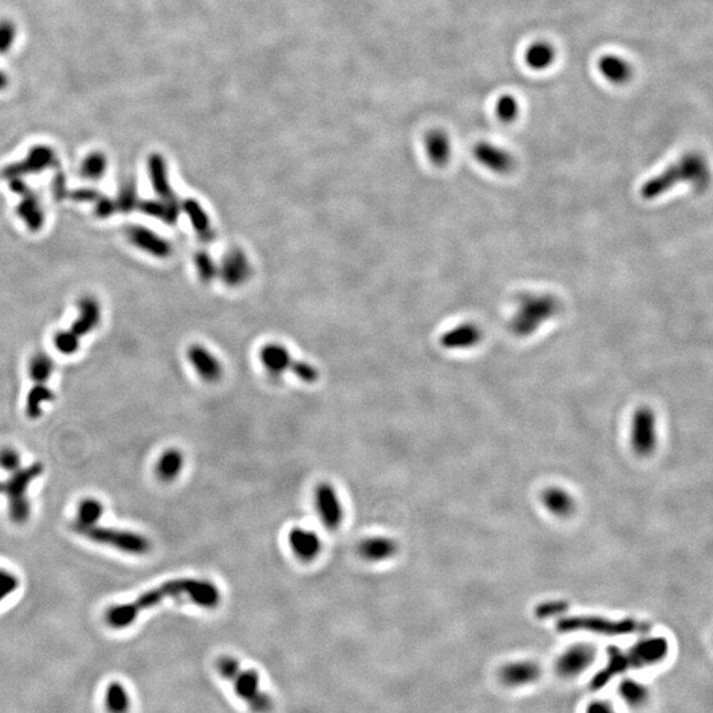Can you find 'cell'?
Listing matches in <instances>:
<instances>
[{"instance_id":"6da1fadb","label":"cell","mask_w":713,"mask_h":713,"mask_svg":"<svg viewBox=\"0 0 713 713\" xmlns=\"http://www.w3.org/2000/svg\"><path fill=\"white\" fill-rule=\"evenodd\" d=\"M187 597L191 603L205 609H213L221 601V593L216 584L202 579L170 580L139 594L134 601L112 605L105 614V621L112 629H126L146 612L167 599Z\"/></svg>"},{"instance_id":"7a4b0ae2","label":"cell","mask_w":713,"mask_h":713,"mask_svg":"<svg viewBox=\"0 0 713 713\" xmlns=\"http://www.w3.org/2000/svg\"><path fill=\"white\" fill-rule=\"evenodd\" d=\"M709 180V172L703 156L699 153H687L678 163L666 171L646 181L641 188V194L646 200H654L673 189L678 184L687 182L697 191H702Z\"/></svg>"},{"instance_id":"3957f363","label":"cell","mask_w":713,"mask_h":713,"mask_svg":"<svg viewBox=\"0 0 713 713\" xmlns=\"http://www.w3.org/2000/svg\"><path fill=\"white\" fill-rule=\"evenodd\" d=\"M217 670L222 678L230 680L237 696L252 712H271L273 700L269 693L261 691V676L255 670H243L241 663L232 656H221L217 661Z\"/></svg>"},{"instance_id":"277c9868","label":"cell","mask_w":713,"mask_h":713,"mask_svg":"<svg viewBox=\"0 0 713 713\" xmlns=\"http://www.w3.org/2000/svg\"><path fill=\"white\" fill-rule=\"evenodd\" d=\"M560 302L553 295L524 293L519 296L510 329L518 337H527L560 312Z\"/></svg>"},{"instance_id":"5b68a950","label":"cell","mask_w":713,"mask_h":713,"mask_svg":"<svg viewBox=\"0 0 713 713\" xmlns=\"http://www.w3.org/2000/svg\"><path fill=\"white\" fill-rule=\"evenodd\" d=\"M71 530L88 541L115 548L117 551L135 556H143L151 551V542L144 535L130 530L107 526H71Z\"/></svg>"},{"instance_id":"8992f818","label":"cell","mask_w":713,"mask_h":713,"mask_svg":"<svg viewBox=\"0 0 713 713\" xmlns=\"http://www.w3.org/2000/svg\"><path fill=\"white\" fill-rule=\"evenodd\" d=\"M44 472V465L41 462H33L27 468H20L18 472L12 473L7 481H1V493L6 494L8 500V515L11 521L16 524H24L30 519V502L28 489L30 483L37 480Z\"/></svg>"},{"instance_id":"52a82bcc","label":"cell","mask_w":713,"mask_h":713,"mask_svg":"<svg viewBox=\"0 0 713 713\" xmlns=\"http://www.w3.org/2000/svg\"><path fill=\"white\" fill-rule=\"evenodd\" d=\"M558 630L562 633H570L576 630H587L600 635H626V634L638 633L647 630L646 623H638L635 620H621L612 621L603 617L594 615H576L562 618L558 623Z\"/></svg>"},{"instance_id":"ba28073f","label":"cell","mask_w":713,"mask_h":713,"mask_svg":"<svg viewBox=\"0 0 713 713\" xmlns=\"http://www.w3.org/2000/svg\"><path fill=\"white\" fill-rule=\"evenodd\" d=\"M57 163V153L47 144H37L30 147L25 158L20 161L12 163L3 168L1 177L6 180L24 179L25 176L36 175L51 170Z\"/></svg>"},{"instance_id":"9c48e42d","label":"cell","mask_w":713,"mask_h":713,"mask_svg":"<svg viewBox=\"0 0 713 713\" xmlns=\"http://www.w3.org/2000/svg\"><path fill=\"white\" fill-rule=\"evenodd\" d=\"M10 189L20 197L16 213L28 230L40 231L45 225V213L36 191L30 188L24 179H12Z\"/></svg>"},{"instance_id":"30bf717a","label":"cell","mask_w":713,"mask_h":713,"mask_svg":"<svg viewBox=\"0 0 713 713\" xmlns=\"http://www.w3.org/2000/svg\"><path fill=\"white\" fill-rule=\"evenodd\" d=\"M632 447L640 456H649L656 447V419L649 407H641L634 413Z\"/></svg>"},{"instance_id":"8fae6325","label":"cell","mask_w":713,"mask_h":713,"mask_svg":"<svg viewBox=\"0 0 713 713\" xmlns=\"http://www.w3.org/2000/svg\"><path fill=\"white\" fill-rule=\"evenodd\" d=\"M126 237L129 238L131 244L153 258L165 259L170 258L173 252L171 242L147 226L130 225L126 228Z\"/></svg>"},{"instance_id":"7c38bea8","label":"cell","mask_w":713,"mask_h":713,"mask_svg":"<svg viewBox=\"0 0 713 713\" xmlns=\"http://www.w3.org/2000/svg\"><path fill=\"white\" fill-rule=\"evenodd\" d=\"M594 656L596 652L589 643H576L559 656L556 671L562 678H574L592 664Z\"/></svg>"},{"instance_id":"4fadbf2b","label":"cell","mask_w":713,"mask_h":713,"mask_svg":"<svg viewBox=\"0 0 713 713\" xmlns=\"http://www.w3.org/2000/svg\"><path fill=\"white\" fill-rule=\"evenodd\" d=\"M316 507L324 524L329 530H337L343 519L341 502L331 483H322L316 489Z\"/></svg>"},{"instance_id":"5bb4252c","label":"cell","mask_w":713,"mask_h":713,"mask_svg":"<svg viewBox=\"0 0 713 713\" xmlns=\"http://www.w3.org/2000/svg\"><path fill=\"white\" fill-rule=\"evenodd\" d=\"M473 155L485 168L498 175H507L515 168V159L512 153L489 141L477 143Z\"/></svg>"},{"instance_id":"9a60e30c","label":"cell","mask_w":713,"mask_h":713,"mask_svg":"<svg viewBox=\"0 0 713 713\" xmlns=\"http://www.w3.org/2000/svg\"><path fill=\"white\" fill-rule=\"evenodd\" d=\"M77 308L78 316L71 324V331L82 338L95 331L101 324L102 308L100 302L90 295L81 297Z\"/></svg>"},{"instance_id":"2e32d148","label":"cell","mask_w":713,"mask_h":713,"mask_svg":"<svg viewBox=\"0 0 713 713\" xmlns=\"http://www.w3.org/2000/svg\"><path fill=\"white\" fill-rule=\"evenodd\" d=\"M668 653V643L664 638H649L637 643L627 656L630 666L635 668H642L661 662Z\"/></svg>"},{"instance_id":"e0dca14e","label":"cell","mask_w":713,"mask_h":713,"mask_svg":"<svg viewBox=\"0 0 713 713\" xmlns=\"http://www.w3.org/2000/svg\"><path fill=\"white\" fill-rule=\"evenodd\" d=\"M288 543L293 553L302 562H312L322 553L320 536L312 530L293 527L288 534Z\"/></svg>"},{"instance_id":"ac0fdd59","label":"cell","mask_w":713,"mask_h":713,"mask_svg":"<svg viewBox=\"0 0 713 713\" xmlns=\"http://www.w3.org/2000/svg\"><path fill=\"white\" fill-rule=\"evenodd\" d=\"M188 360L191 362L194 372H197L205 382H217L222 377V365L206 348L201 345H191L188 350Z\"/></svg>"},{"instance_id":"d6986e66","label":"cell","mask_w":713,"mask_h":713,"mask_svg":"<svg viewBox=\"0 0 713 713\" xmlns=\"http://www.w3.org/2000/svg\"><path fill=\"white\" fill-rule=\"evenodd\" d=\"M148 176L151 180L152 188L158 197L167 201H177L176 194L172 189L171 181L167 161L160 153H151L148 158Z\"/></svg>"},{"instance_id":"ffe728a7","label":"cell","mask_w":713,"mask_h":713,"mask_svg":"<svg viewBox=\"0 0 713 713\" xmlns=\"http://www.w3.org/2000/svg\"><path fill=\"white\" fill-rule=\"evenodd\" d=\"M483 340V331L473 322H464L447 331L440 338V343L445 349H469L478 345Z\"/></svg>"},{"instance_id":"44dd1931","label":"cell","mask_w":713,"mask_h":713,"mask_svg":"<svg viewBox=\"0 0 713 713\" xmlns=\"http://www.w3.org/2000/svg\"><path fill=\"white\" fill-rule=\"evenodd\" d=\"M500 676L506 685L522 687L536 682L541 676V668L536 663L530 661H517L502 667Z\"/></svg>"},{"instance_id":"7402d4cb","label":"cell","mask_w":713,"mask_h":713,"mask_svg":"<svg viewBox=\"0 0 713 713\" xmlns=\"http://www.w3.org/2000/svg\"><path fill=\"white\" fill-rule=\"evenodd\" d=\"M398 553V543L387 536H372L362 541L358 553L367 562H383Z\"/></svg>"},{"instance_id":"603a6c76","label":"cell","mask_w":713,"mask_h":713,"mask_svg":"<svg viewBox=\"0 0 713 713\" xmlns=\"http://www.w3.org/2000/svg\"><path fill=\"white\" fill-rule=\"evenodd\" d=\"M597 66L603 78L614 85H623L633 77L630 62L617 54H605L599 60Z\"/></svg>"},{"instance_id":"cb8c5ba5","label":"cell","mask_w":713,"mask_h":713,"mask_svg":"<svg viewBox=\"0 0 713 713\" xmlns=\"http://www.w3.org/2000/svg\"><path fill=\"white\" fill-rule=\"evenodd\" d=\"M424 148L428 159L439 167L445 165L452 155L451 139L442 130L430 131L424 138Z\"/></svg>"},{"instance_id":"d4e9b609","label":"cell","mask_w":713,"mask_h":713,"mask_svg":"<svg viewBox=\"0 0 713 713\" xmlns=\"http://www.w3.org/2000/svg\"><path fill=\"white\" fill-rule=\"evenodd\" d=\"M261 360L266 370L273 374V375H281L284 372H291L293 366V358L288 350L276 343L266 345L261 352Z\"/></svg>"},{"instance_id":"484cf974","label":"cell","mask_w":713,"mask_h":713,"mask_svg":"<svg viewBox=\"0 0 713 713\" xmlns=\"http://www.w3.org/2000/svg\"><path fill=\"white\" fill-rule=\"evenodd\" d=\"M221 273L225 281L230 285L243 283L250 273V266L246 255L240 250L229 252L222 263Z\"/></svg>"},{"instance_id":"4316f807","label":"cell","mask_w":713,"mask_h":713,"mask_svg":"<svg viewBox=\"0 0 713 713\" xmlns=\"http://www.w3.org/2000/svg\"><path fill=\"white\" fill-rule=\"evenodd\" d=\"M184 468V454L177 448H170L161 453L156 462V476L163 483L175 481Z\"/></svg>"},{"instance_id":"83f0119b","label":"cell","mask_w":713,"mask_h":713,"mask_svg":"<svg viewBox=\"0 0 713 713\" xmlns=\"http://www.w3.org/2000/svg\"><path fill=\"white\" fill-rule=\"evenodd\" d=\"M556 59V51L550 42L547 41H535L524 54V61L529 68L533 71H546L548 69Z\"/></svg>"},{"instance_id":"f1b7e54d","label":"cell","mask_w":713,"mask_h":713,"mask_svg":"<svg viewBox=\"0 0 713 713\" xmlns=\"http://www.w3.org/2000/svg\"><path fill=\"white\" fill-rule=\"evenodd\" d=\"M138 208L146 216L158 218L165 223H175L180 214V206L177 201H167V200H144L139 201Z\"/></svg>"},{"instance_id":"f546056e","label":"cell","mask_w":713,"mask_h":713,"mask_svg":"<svg viewBox=\"0 0 713 713\" xmlns=\"http://www.w3.org/2000/svg\"><path fill=\"white\" fill-rule=\"evenodd\" d=\"M53 399L54 394L47 383H33L25 399V416L30 420L39 419L44 411V406Z\"/></svg>"},{"instance_id":"4dcf8cb0","label":"cell","mask_w":713,"mask_h":713,"mask_svg":"<svg viewBox=\"0 0 713 713\" xmlns=\"http://www.w3.org/2000/svg\"><path fill=\"white\" fill-rule=\"evenodd\" d=\"M543 505L550 512L558 517H567L573 512L572 497L562 488H550L542 495Z\"/></svg>"},{"instance_id":"1f68e13d","label":"cell","mask_w":713,"mask_h":713,"mask_svg":"<svg viewBox=\"0 0 713 713\" xmlns=\"http://www.w3.org/2000/svg\"><path fill=\"white\" fill-rule=\"evenodd\" d=\"M103 512H105V506H103V503L100 500L93 498V497L83 498L77 505L74 522H73L71 526H94V524H98V522L101 521L102 517H103Z\"/></svg>"},{"instance_id":"d6a6232c","label":"cell","mask_w":713,"mask_h":713,"mask_svg":"<svg viewBox=\"0 0 713 713\" xmlns=\"http://www.w3.org/2000/svg\"><path fill=\"white\" fill-rule=\"evenodd\" d=\"M182 209L188 214L191 225H193L194 230L197 231V234L204 240H211L213 237L211 221H209L208 214L202 209L201 205L196 200L189 199L182 204Z\"/></svg>"},{"instance_id":"836d02e7","label":"cell","mask_w":713,"mask_h":713,"mask_svg":"<svg viewBox=\"0 0 713 713\" xmlns=\"http://www.w3.org/2000/svg\"><path fill=\"white\" fill-rule=\"evenodd\" d=\"M107 167L109 160L103 152H90L81 164V176L86 180H101L107 172Z\"/></svg>"},{"instance_id":"e575fe53","label":"cell","mask_w":713,"mask_h":713,"mask_svg":"<svg viewBox=\"0 0 713 713\" xmlns=\"http://www.w3.org/2000/svg\"><path fill=\"white\" fill-rule=\"evenodd\" d=\"M106 709L109 713H127L130 711V696L123 684L112 682L106 690Z\"/></svg>"},{"instance_id":"d590c367","label":"cell","mask_w":713,"mask_h":713,"mask_svg":"<svg viewBox=\"0 0 713 713\" xmlns=\"http://www.w3.org/2000/svg\"><path fill=\"white\" fill-rule=\"evenodd\" d=\"M618 693L621 695L623 702L634 708L643 705L649 700L650 696L649 688L634 679H625L618 687Z\"/></svg>"},{"instance_id":"8d00e7d4","label":"cell","mask_w":713,"mask_h":713,"mask_svg":"<svg viewBox=\"0 0 713 713\" xmlns=\"http://www.w3.org/2000/svg\"><path fill=\"white\" fill-rule=\"evenodd\" d=\"M54 372V361L45 352L36 353L30 358L28 372L33 383H48Z\"/></svg>"},{"instance_id":"74e56055","label":"cell","mask_w":713,"mask_h":713,"mask_svg":"<svg viewBox=\"0 0 713 713\" xmlns=\"http://www.w3.org/2000/svg\"><path fill=\"white\" fill-rule=\"evenodd\" d=\"M114 201L117 205V211H119L121 213L127 214L134 209H136L141 200L138 196V188H136L135 180L127 179V180L123 181L121 188L118 191V196Z\"/></svg>"},{"instance_id":"f35d334b","label":"cell","mask_w":713,"mask_h":713,"mask_svg":"<svg viewBox=\"0 0 713 713\" xmlns=\"http://www.w3.org/2000/svg\"><path fill=\"white\" fill-rule=\"evenodd\" d=\"M495 114L497 118L503 123H512L518 118L519 114V103L517 98L510 94H503L495 103Z\"/></svg>"},{"instance_id":"ab89813d","label":"cell","mask_w":713,"mask_h":713,"mask_svg":"<svg viewBox=\"0 0 713 713\" xmlns=\"http://www.w3.org/2000/svg\"><path fill=\"white\" fill-rule=\"evenodd\" d=\"M53 345L57 352L64 355H73L80 350L81 338L71 329L57 331L53 337Z\"/></svg>"},{"instance_id":"60d3db41","label":"cell","mask_w":713,"mask_h":713,"mask_svg":"<svg viewBox=\"0 0 713 713\" xmlns=\"http://www.w3.org/2000/svg\"><path fill=\"white\" fill-rule=\"evenodd\" d=\"M20 587V579L18 574L0 567V603L16 592Z\"/></svg>"},{"instance_id":"b9f144b4","label":"cell","mask_w":713,"mask_h":713,"mask_svg":"<svg viewBox=\"0 0 713 713\" xmlns=\"http://www.w3.org/2000/svg\"><path fill=\"white\" fill-rule=\"evenodd\" d=\"M21 468V456L15 448L4 447L0 449V469L4 472H18Z\"/></svg>"},{"instance_id":"7bdbcfd3","label":"cell","mask_w":713,"mask_h":713,"mask_svg":"<svg viewBox=\"0 0 713 713\" xmlns=\"http://www.w3.org/2000/svg\"><path fill=\"white\" fill-rule=\"evenodd\" d=\"M16 39V25L8 20H0V54L8 53Z\"/></svg>"},{"instance_id":"ee69618b","label":"cell","mask_w":713,"mask_h":713,"mask_svg":"<svg viewBox=\"0 0 713 713\" xmlns=\"http://www.w3.org/2000/svg\"><path fill=\"white\" fill-rule=\"evenodd\" d=\"M194 263L197 266L199 273L204 281H211L216 273V266L211 261V257L205 252H199L194 258Z\"/></svg>"},{"instance_id":"f6af8a7d","label":"cell","mask_w":713,"mask_h":713,"mask_svg":"<svg viewBox=\"0 0 713 713\" xmlns=\"http://www.w3.org/2000/svg\"><path fill=\"white\" fill-rule=\"evenodd\" d=\"M94 211L100 218H109L117 211V205L114 200H111L105 194H101L100 199L94 202Z\"/></svg>"},{"instance_id":"bcb514c9","label":"cell","mask_w":713,"mask_h":713,"mask_svg":"<svg viewBox=\"0 0 713 713\" xmlns=\"http://www.w3.org/2000/svg\"><path fill=\"white\" fill-rule=\"evenodd\" d=\"M101 194V191L93 189V188H81V189L71 191V197L74 201L94 204L100 199Z\"/></svg>"},{"instance_id":"7dc6e473","label":"cell","mask_w":713,"mask_h":713,"mask_svg":"<svg viewBox=\"0 0 713 713\" xmlns=\"http://www.w3.org/2000/svg\"><path fill=\"white\" fill-rule=\"evenodd\" d=\"M565 609H567V605L562 601H555V603L551 601V603H542L541 606H538L536 614L542 618H548L558 613L564 612Z\"/></svg>"},{"instance_id":"c3c4849f","label":"cell","mask_w":713,"mask_h":713,"mask_svg":"<svg viewBox=\"0 0 713 713\" xmlns=\"http://www.w3.org/2000/svg\"><path fill=\"white\" fill-rule=\"evenodd\" d=\"M587 713H617L614 711L613 705L611 703H606V702H603V700H599V702H593V703L588 705L587 708Z\"/></svg>"},{"instance_id":"681fc988","label":"cell","mask_w":713,"mask_h":713,"mask_svg":"<svg viewBox=\"0 0 713 713\" xmlns=\"http://www.w3.org/2000/svg\"><path fill=\"white\" fill-rule=\"evenodd\" d=\"M8 76L3 71H0V91L4 90L8 86Z\"/></svg>"},{"instance_id":"f907efd6","label":"cell","mask_w":713,"mask_h":713,"mask_svg":"<svg viewBox=\"0 0 713 713\" xmlns=\"http://www.w3.org/2000/svg\"><path fill=\"white\" fill-rule=\"evenodd\" d=\"M0 493H1V481H0Z\"/></svg>"}]
</instances>
